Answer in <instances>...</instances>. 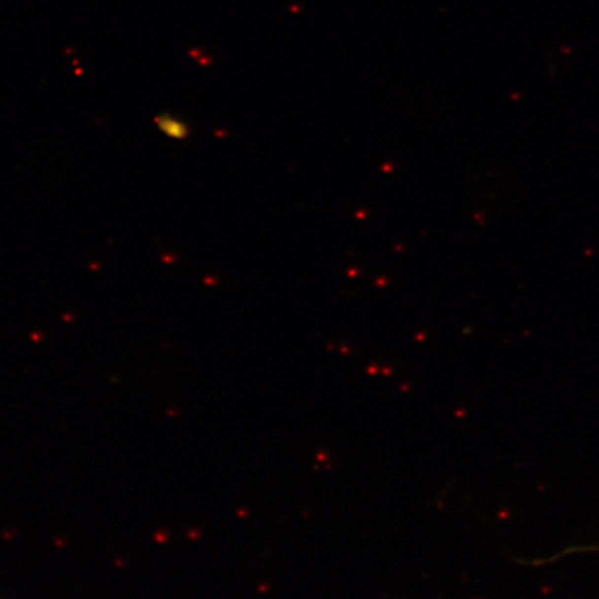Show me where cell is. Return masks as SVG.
Segmentation results:
<instances>
[{
	"instance_id": "6da1fadb",
	"label": "cell",
	"mask_w": 599,
	"mask_h": 599,
	"mask_svg": "<svg viewBox=\"0 0 599 599\" xmlns=\"http://www.w3.org/2000/svg\"><path fill=\"white\" fill-rule=\"evenodd\" d=\"M158 125L165 132V135L175 137V139H182L187 135V129L185 124H182L178 120H173L169 115H164L158 120Z\"/></svg>"
}]
</instances>
